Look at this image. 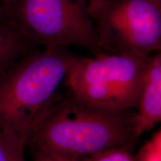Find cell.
<instances>
[{
    "instance_id": "obj_1",
    "label": "cell",
    "mask_w": 161,
    "mask_h": 161,
    "mask_svg": "<svg viewBox=\"0 0 161 161\" xmlns=\"http://www.w3.org/2000/svg\"><path fill=\"white\" fill-rule=\"evenodd\" d=\"M134 110H107L80 102L69 92L57 97L26 141L32 150L80 159L101 151L129 147L134 134Z\"/></svg>"
},
{
    "instance_id": "obj_2",
    "label": "cell",
    "mask_w": 161,
    "mask_h": 161,
    "mask_svg": "<svg viewBox=\"0 0 161 161\" xmlns=\"http://www.w3.org/2000/svg\"><path fill=\"white\" fill-rule=\"evenodd\" d=\"M75 57L66 47L37 49L0 72V129L27 141L53 104Z\"/></svg>"
},
{
    "instance_id": "obj_3",
    "label": "cell",
    "mask_w": 161,
    "mask_h": 161,
    "mask_svg": "<svg viewBox=\"0 0 161 161\" xmlns=\"http://www.w3.org/2000/svg\"><path fill=\"white\" fill-rule=\"evenodd\" d=\"M76 55L64 84L80 102L107 110H136L148 58Z\"/></svg>"
},
{
    "instance_id": "obj_4",
    "label": "cell",
    "mask_w": 161,
    "mask_h": 161,
    "mask_svg": "<svg viewBox=\"0 0 161 161\" xmlns=\"http://www.w3.org/2000/svg\"><path fill=\"white\" fill-rule=\"evenodd\" d=\"M4 5L8 19L37 46L104 53L84 0H5Z\"/></svg>"
},
{
    "instance_id": "obj_5",
    "label": "cell",
    "mask_w": 161,
    "mask_h": 161,
    "mask_svg": "<svg viewBox=\"0 0 161 161\" xmlns=\"http://www.w3.org/2000/svg\"><path fill=\"white\" fill-rule=\"evenodd\" d=\"M104 53L148 58L161 49V3L108 0L88 5Z\"/></svg>"
},
{
    "instance_id": "obj_6",
    "label": "cell",
    "mask_w": 161,
    "mask_h": 161,
    "mask_svg": "<svg viewBox=\"0 0 161 161\" xmlns=\"http://www.w3.org/2000/svg\"><path fill=\"white\" fill-rule=\"evenodd\" d=\"M161 121V54L150 55L134 116L136 139Z\"/></svg>"
},
{
    "instance_id": "obj_7",
    "label": "cell",
    "mask_w": 161,
    "mask_h": 161,
    "mask_svg": "<svg viewBox=\"0 0 161 161\" xmlns=\"http://www.w3.org/2000/svg\"><path fill=\"white\" fill-rule=\"evenodd\" d=\"M38 46L25 37L9 20L0 23V72Z\"/></svg>"
},
{
    "instance_id": "obj_8",
    "label": "cell",
    "mask_w": 161,
    "mask_h": 161,
    "mask_svg": "<svg viewBox=\"0 0 161 161\" xmlns=\"http://www.w3.org/2000/svg\"><path fill=\"white\" fill-rule=\"evenodd\" d=\"M26 139L10 130L0 129V161H27Z\"/></svg>"
},
{
    "instance_id": "obj_9",
    "label": "cell",
    "mask_w": 161,
    "mask_h": 161,
    "mask_svg": "<svg viewBox=\"0 0 161 161\" xmlns=\"http://www.w3.org/2000/svg\"><path fill=\"white\" fill-rule=\"evenodd\" d=\"M134 161H161V130L152 134L142 147L133 155Z\"/></svg>"
},
{
    "instance_id": "obj_10",
    "label": "cell",
    "mask_w": 161,
    "mask_h": 161,
    "mask_svg": "<svg viewBox=\"0 0 161 161\" xmlns=\"http://www.w3.org/2000/svg\"><path fill=\"white\" fill-rule=\"evenodd\" d=\"M129 147H116L78 159V161H134Z\"/></svg>"
},
{
    "instance_id": "obj_11",
    "label": "cell",
    "mask_w": 161,
    "mask_h": 161,
    "mask_svg": "<svg viewBox=\"0 0 161 161\" xmlns=\"http://www.w3.org/2000/svg\"><path fill=\"white\" fill-rule=\"evenodd\" d=\"M33 161H78L69 157L47 151L32 150Z\"/></svg>"
},
{
    "instance_id": "obj_12",
    "label": "cell",
    "mask_w": 161,
    "mask_h": 161,
    "mask_svg": "<svg viewBox=\"0 0 161 161\" xmlns=\"http://www.w3.org/2000/svg\"><path fill=\"white\" fill-rule=\"evenodd\" d=\"M8 20V19L7 11H6L5 6L3 3L0 2V23H5Z\"/></svg>"
},
{
    "instance_id": "obj_13",
    "label": "cell",
    "mask_w": 161,
    "mask_h": 161,
    "mask_svg": "<svg viewBox=\"0 0 161 161\" xmlns=\"http://www.w3.org/2000/svg\"><path fill=\"white\" fill-rule=\"evenodd\" d=\"M88 5L90 4H94V3H102V2L108 1V0H84Z\"/></svg>"
},
{
    "instance_id": "obj_14",
    "label": "cell",
    "mask_w": 161,
    "mask_h": 161,
    "mask_svg": "<svg viewBox=\"0 0 161 161\" xmlns=\"http://www.w3.org/2000/svg\"><path fill=\"white\" fill-rule=\"evenodd\" d=\"M0 2H1V3H3L4 4V3H5V0H0Z\"/></svg>"
},
{
    "instance_id": "obj_15",
    "label": "cell",
    "mask_w": 161,
    "mask_h": 161,
    "mask_svg": "<svg viewBox=\"0 0 161 161\" xmlns=\"http://www.w3.org/2000/svg\"><path fill=\"white\" fill-rule=\"evenodd\" d=\"M158 1H159V2H160V3H161V0H158Z\"/></svg>"
}]
</instances>
